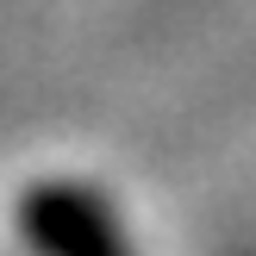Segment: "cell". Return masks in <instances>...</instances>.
I'll return each instance as SVG.
<instances>
[{
	"instance_id": "cell-1",
	"label": "cell",
	"mask_w": 256,
	"mask_h": 256,
	"mask_svg": "<svg viewBox=\"0 0 256 256\" xmlns=\"http://www.w3.org/2000/svg\"><path fill=\"white\" fill-rule=\"evenodd\" d=\"M25 232L44 256H125V244L112 238V219L75 188H44L25 206Z\"/></svg>"
}]
</instances>
